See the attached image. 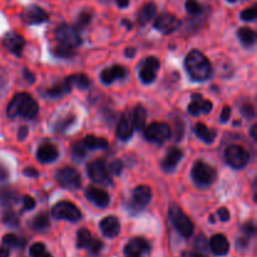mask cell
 <instances>
[{"instance_id": "obj_1", "label": "cell", "mask_w": 257, "mask_h": 257, "mask_svg": "<svg viewBox=\"0 0 257 257\" xmlns=\"http://www.w3.org/2000/svg\"><path fill=\"white\" fill-rule=\"evenodd\" d=\"M185 68L191 79L196 82H205L212 75V65L210 60L198 50H191L186 55Z\"/></svg>"}, {"instance_id": "obj_2", "label": "cell", "mask_w": 257, "mask_h": 257, "mask_svg": "<svg viewBox=\"0 0 257 257\" xmlns=\"http://www.w3.org/2000/svg\"><path fill=\"white\" fill-rule=\"evenodd\" d=\"M38 103L34 98L28 93H18L10 100L7 108V114L9 118H15L18 115L24 119H33L38 114Z\"/></svg>"}, {"instance_id": "obj_3", "label": "cell", "mask_w": 257, "mask_h": 257, "mask_svg": "<svg viewBox=\"0 0 257 257\" xmlns=\"http://www.w3.org/2000/svg\"><path fill=\"white\" fill-rule=\"evenodd\" d=\"M168 216H170V220L172 222L173 227L176 228V231L181 236L186 238L192 236L193 230H195L192 221L188 218V216L183 212L180 206L175 205V203L171 205L170 210H168Z\"/></svg>"}, {"instance_id": "obj_4", "label": "cell", "mask_w": 257, "mask_h": 257, "mask_svg": "<svg viewBox=\"0 0 257 257\" xmlns=\"http://www.w3.org/2000/svg\"><path fill=\"white\" fill-rule=\"evenodd\" d=\"M55 40L59 43L60 47L69 48L74 50L75 48L82 44V37H80L79 29L69 24H60L55 29Z\"/></svg>"}, {"instance_id": "obj_5", "label": "cell", "mask_w": 257, "mask_h": 257, "mask_svg": "<svg viewBox=\"0 0 257 257\" xmlns=\"http://www.w3.org/2000/svg\"><path fill=\"white\" fill-rule=\"evenodd\" d=\"M191 175H192L196 185L200 186V187H207V186L212 185L217 177V172H216L215 168L208 163L203 162V161H196Z\"/></svg>"}, {"instance_id": "obj_6", "label": "cell", "mask_w": 257, "mask_h": 257, "mask_svg": "<svg viewBox=\"0 0 257 257\" xmlns=\"http://www.w3.org/2000/svg\"><path fill=\"white\" fill-rule=\"evenodd\" d=\"M52 215L57 220H65L70 222H77L82 218V212L79 208L74 203L68 201H60L54 205V207L52 208Z\"/></svg>"}, {"instance_id": "obj_7", "label": "cell", "mask_w": 257, "mask_h": 257, "mask_svg": "<svg viewBox=\"0 0 257 257\" xmlns=\"http://www.w3.org/2000/svg\"><path fill=\"white\" fill-rule=\"evenodd\" d=\"M225 160L228 166H231L235 170H241L245 167L250 161V155L243 147L237 145H232L226 148Z\"/></svg>"}, {"instance_id": "obj_8", "label": "cell", "mask_w": 257, "mask_h": 257, "mask_svg": "<svg viewBox=\"0 0 257 257\" xmlns=\"http://www.w3.org/2000/svg\"><path fill=\"white\" fill-rule=\"evenodd\" d=\"M151 198H152V191L148 186H137L133 190L132 200H131V203H128L127 210L132 213L140 212L143 210V207H146L151 202Z\"/></svg>"}, {"instance_id": "obj_9", "label": "cell", "mask_w": 257, "mask_h": 257, "mask_svg": "<svg viewBox=\"0 0 257 257\" xmlns=\"http://www.w3.org/2000/svg\"><path fill=\"white\" fill-rule=\"evenodd\" d=\"M55 180L67 190H78L82 185L79 172L73 167H63L55 173Z\"/></svg>"}, {"instance_id": "obj_10", "label": "cell", "mask_w": 257, "mask_h": 257, "mask_svg": "<svg viewBox=\"0 0 257 257\" xmlns=\"http://www.w3.org/2000/svg\"><path fill=\"white\" fill-rule=\"evenodd\" d=\"M171 136V128L162 122H153L145 130V138L148 142L163 143Z\"/></svg>"}, {"instance_id": "obj_11", "label": "cell", "mask_w": 257, "mask_h": 257, "mask_svg": "<svg viewBox=\"0 0 257 257\" xmlns=\"http://www.w3.org/2000/svg\"><path fill=\"white\" fill-rule=\"evenodd\" d=\"M151 251V245L147 240L142 237L131 238L124 246V256L125 257H145Z\"/></svg>"}, {"instance_id": "obj_12", "label": "cell", "mask_w": 257, "mask_h": 257, "mask_svg": "<svg viewBox=\"0 0 257 257\" xmlns=\"http://www.w3.org/2000/svg\"><path fill=\"white\" fill-rule=\"evenodd\" d=\"M88 175L92 178L94 182L102 183V185H107L110 183L109 172H108L107 165L103 160H95L88 165Z\"/></svg>"}, {"instance_id": "obj_13", "label": "cell", "mask_w": 257, "mask_h": 257, "mask_svg": "<svg viewBox=\"0 0 257 257\" xmlns=\"http://www.w3.org/2000/svg\"><path fill=\"white\" fill-rule=\"evenodd\" d=\"M160 60L156 57H148L146 58L145 62L142 63L140 69V78L143 83L150 84V83L155 82L157 73L160 70Z\"/></svg>"}, {"instance_id": "obj_14", "label": "cell", "mask_w": 257, "mask_h": 257, "mask_svg": "<svg viewBox=\"0 0 257 257\" xmlns=\"http://www.w3.org/2000/svg\"><path fill=\"white\" fill-rule=\"evenodd\" d=\"M153 27L158 32L162 33V34H171V33L176 32L178 29V27H180V20L177 19V17L171 14V13H162V14L156 18V22Z\"/></svg>"}, {"instance_id": "obj_15", "label": "cell", "mask_w": 257, "mask_h": 257, "mask_svg": "<svg viewBox=\"0 0 257 257\" xmlns=\"http://www.w3.org/2000/svg\"><path fill=\"white\" fill-rule=\"evenodd\" d=\"M23 22L27 23L29 25H35V24H42V23L47 22L48 20V14L45 10H43L40 7L37 5H30L27 9L23 12L22 14Z\"/></svg>"}, {"instance_id": "obj_16", "label": "cell", "mask_w": 257, "mask_h": 257, "mask_svg": "<svg viewBox=\"0 0 257 257\" xmlns=\"http://www.w3.org/2000/svg\"><path fill=\"white\" fill-rule=\"evenodd\" d=\"M133 131H135V125H133L132 114L130 112H124L122 114V117L119 118L115 135H117V137L119 140L128 141L133 136Z\"/></svg>"}, {"instance_id": "obj_17", "label": "cell", "mask_w": 257, "mask_h": 257, "mask_svg": "<svg viewBox=\"0 0 257 257\" xmlns=\"http://www.w3.org/2000/svg\"><path fill=\"white\" fill-rule=\"evenodd\" d=\"M3 43H4V47L7 48L9 52H12L13 54L18 55V57L22 54L23 49H24L25 47L24 38H23L20 34H18V33H8V34L4 37Z\"/></svg>"}, {"instance_id": "obj_18", "label": "cell", "mask_w": 257, "mask_h": 257, "mask_svg": "<svg viewBox=\"0 0 257 257\" xmlns=\"http://www.w3.org/2000/svg\"><path fill=\"white\" fill-rule=\"evenodd\" d=\"M100 231L103 235L108 238H113L115 236L119 235L120 231V223L115 216H107L103 218L99 223Z\"/></svg>"}, {"instance_id": "obj_19", "label": "cell", "mask_w": 257, "mask_h": 257, "mask_svg": "<svg viewBox=\"0 0 257 257\" xmlns=\"http://www.w3.org/2000/svg\"><path fill=\"white\" fill-rule=\"evenodd\" d=\"M85 197L90 201L92 203H94L97 207L104 208L109 205L110 198L109 195L105 192L104 190H100L97 187H89L85 191Z\"/></svg>"}, {"instance_id": "obj_20", "label": "cell", "mask_w": 257, "mask_h": 257, "mask_svg": "<svg viewBox=\"0 0 257 257\" xmlns=\"http://www.w3.org/2000/svg\"><path fill=\"white\" fill-rule=\"evenodd\" d=\"M212 110V102L205 100L201 94H193L192 102L188 104V112L192 115H198L200 113H210Z\"/></svg>"}, {"instance_id": "obj_21", "label": "cell", "mask_w": 257, "mask_h": 257, "mask_svg": "<svg viewBox=\"0 0 257 257\" xmlns=\"http://www.w3.org/2000/svg\"><path fill=\"white\" fill-rule=\"evenodd\" d=\"M128 74V72L125 70V68H123L122 65H113L110 68H105L102 73H100V80H102L103 84L109 85L113 82H115L117 79H122L125 75Z\"/></svg>"}, {"instance_id": "obj_22", "label": "cell", "mask_w": 257, "mask_h": 257, "mask_svg": "<svg viewBox=\"0 0 257 257\" xmlns=\"http://www.w3.org/2000/svg\"><path fill=\"white\" fill-rule=\"evenodd\" d=\"M210 250L216 256H226L230 251V242L222 233L213 235L210 240Z\"/></svg>"}, {"instance_id": "obj_23", "label": "cell", "mask_w": 257, "mask_h": 257, "mask_svg": "<svg viewBox=\"0 0 257 257\" xmlns=\"http://www.w3.org/2000/svg\"><path fill=\"white\" fill-rule=\"evenodd\" d=\"M58 156H59L58 148L50 142L43 143V145L38 148L37 158L38 161H40L42 163L54 162V161L58 158Z\"/></svg>"}, {"instance_id": "obj_24", "label": "cell", "mask_w": 257, "mask_h": 257, "mask_svg": "<svg viewBox=\"0 0 257 257\" xmlns=\"http://www.w3.org/2000/svg\"><path fill=\"white\" fill-rule=\"evenodd\" d=\"M183 157L182 150L177 147L170 148V151L167 152L166 157L162 161V168L166 172H172L176 167H177L178 163L181 162Z\"/></svg>"}, {"instance_id": "obj_25", "label": "cell", "mask_w": 257, "mask_h": 257, "mask_svg": "<svg viewBox=\"0 0 257 257\" xmlns=\"http://www.w3.org/2000/svg\"><path fill=\"white\" fill-rule=\"evenodd\" d=\"M72 88H73V85L70 84L69 79H68V78H65V79L62 80V82H58L57 84H54V85H52L50 88H48L47 92H45V94L50 98H62L63 95H65L67 93H69L70 90H72Z\"/></svg>"}, {"instance_id": "obj_26", "label": "cell", "mask_w": 257, "mask_h": 257, "mask_svg": "<svg viewBox=\"0 0 257 257\" xmlns=\"http://www.w3.org/2000/svg\"><path fill=\"white\" fill-rule=\"evenodd\" d=\"M195 133L200 140H202L205 143H208V145L215 142L216 136H217V132L215 130H211L210 127H207L203 123H197L195 125Z\"/></svg>"}, {"instance_id": "obj_27", "label": "cell", "mask_w": 257, "mask_h": 257, "mask_svg": "<svg viewBox=\"0 0 257 257\" xmlns=\"http://www.w3.org/2000/svg\"><path fill=\"white\" fill-rule=\"evenodd\" d=\"M156 13H157V7H156L155 3L151 2L143 5L142 9L140 10V14H138V23H140L141 27L150 23L156 17Z\"/></svg>"}, {"instance_id": "obj_28", "label": "cell", "mask_w": 257, "mask_h": 257, "mask_svg": "<svg viewBox=\"0 0 257 257\" xmlns=\"http://www.w3.org/2000/svg\"><path fill=\"white\" fill-rule=\"evenodd\" d=\"M87 150H104L108 147V141L103 137H95V136H87L82 140Z\"/></svg>"}, {"instance_id": "obj_29", "label": "cell", "mask_w": 257, "mask_h": 257, "mask_svg": "<svg viewBox=\"0 0 257 257\" xmlns=\"http://www.w3.org/2000/svg\"><path fill=\"white\" fill-rule=\"evenodd\" d=\"M237 35H238V39H240V42L242 43L243 47L250 48L255 44L256 33L253 32L252 29H250V28H247V27L240 28L237 32Z\"/></svg>"}, {"instance_id": "obj_30", "label": "cell", "mask_w": 257, "mask_h": 257, "mask_svg": "<svg viewBox=\"0 0 257 257\" xmlns=\"http://www.w3.org/2000/svg\"><path fill=\"white\" fill-rule=\"evenodd\" d=\"M132 119L135 128H137V130H143L145 128L146 120H147V110H146V108L142 104H138L135 108Z\"/></svg>"}, {"instance_id": "obj_31", "label": "cell", "mask_w": 257, "mask_h": 257, "mask_svg": "<svg viewBox=\"0 0 257 257\" xmlns=\"http://www.w3.org/2000/svg\"><path fill=\"white\" fill-rule=\"evenodd\" d=\"M30 226H32V228L34 231L43 232V231H45L50 226L49 217H48L47 213H44V212L39 213V215H37L34 218H33Z\"/></svg>"}, {"instance_id": "obj_32", "label": "cell", "mask_w": 257, "mask_h": 257, "mask_svg": "<svg viewBox=\"0 0 257 257\" xmlns=\"http://www.w3.org/2000/svg\"><path fill=\"white\" fill-rule=\"evenodd\" d=\"M68 79H69L70 84H72L73 87H77L82 90L88 89V88L92 85V80H90L89 77L85 74H73L70 75V77H68Z\"/></svg>"}, {"instance_id": "obj_33", "label": "cell", "mask_w": 257, "mask_h": 257, "mask_svg": "<svg viewBox=\"0 0 257 257\" xmlns=\"http://www.w3.org/2000/svg\"><path fill=\"white\" fill-rule=\"evenodd\" d=\"M75 119H77V118H75L74 114H69V115H67V117L62 118V119H59L54 124V131L58 133L67 132V131L69 130L73 124H74Z\"/></svg>"}, {"instance_id": "obj_34", "label": "cell", "mask_w": 257, "mask_h": 257, "mask_svg": "<svg viewBox=\"0 0 257 257\" xmlns=\"http://www.w3.org/2000/svg\"><path fill=\"white\" fill-rule=\"evenodd\" d=\"M3 243H4V246H7V247L22 248L24 247L25 241L23 240V238L18 237L14 233H8V235H5L4 237H3Z\"/></svg>"}, {"instance_id": "obj_35", "label": "cell", "mask_w": 257, "mask_h": 257, "mask_svg": "<svg viewBox=\"0 0 257 257\" xmlns=\"http://www.w3.org/2000/svg\"><path fill=\"white\" fill-rule=\"evenodd\" d=\"M92 233L87 228H80L77 233V247L78 248H87L88 245L92 241Z\"/></svg>"}, {"instance_id": "obj_36", "label": "cell", "mask_w": 257, "mask_h": 257, "mask_svg": "<svg viewBox=\"0 0 257 257\" xmlns=\"http://www.w3.org/2000/svg\"><path fill=\"white\" fill-rule=\"evenodd\" d=\"M15 201H17V193L14 191L9 190V188L0 191V205L10 207Z\"/></svg>"}, {"instance_id": "obj_37", "label": "cell", "mask_w": 257, "mask_h": 257, "mask_svg": "<svg viewBox=\"0 0 257 257\" xmlns=\"http://www.w3.org/2000/svg\"><path fill=\"white\" fill-rule=\"evenodd\" d=\"M29 253L32 257H53L45 250V246L42 242H35L30 246Z\"/></svg>"}, {"instance_id": "obj_38", "label": "cell", "mask_w": 257, "mask_h": 257, "mask_svg": "<svg viewBox=\"0 0 257 257\" xmlns=\"http://www.w3.org/2000/svg\"><path fill=\"white\" fill-rule=\"evenodd\" d=\"M87 153H88V150L82 141H79V142H77L74 146H73L72 155L74 160H83V158L87 156Z\"/></svg>"}, {"instance_id": "obj_39", "label": "cell", "mask_w": 257, "mask_h": 257, "mask_svg": "<svg viewBox=\"0 0 257 257\" xmlns=\"http://www.w3.org/2000/svg\"><path fill=\"white\" fill-rule=\"evenodd\" d=\"M3 222L10 227H17V226H19V218L13 211H7L3 215Z\"/></svg>"}, {"instance_id": "obj_40", "label": "cell", "mask_w": 257, "mask_h": 257, "mask_svg": "<svg viewBox=\"0 0 257 257\" xmlns=\"http://www.w3.org/2000/svg\"><path fill=\"white\" fill-rule=\"evenodd\" d=\"M185 7L186 10H187L191 15H197L202 13V7H201V4L197 0H187Z\"/></svg>"}, {"instance_id": "obj_41", "label": "cell", "mask_w": 257, "mask_h": 257, "mask_svg": "<svg viewBox=\"0 0 257 257\" xmlns=\"http://www.w3.org/2000/svg\"><path fill=\"white\" fill-rule=\"evenodd\" d=\"M123 167H124V165H123V161L114 160L109 166H108L107 168H108V172H109V175L119 176L120 172H122Z\"/></svg>"}, {"instance_id": "obj_42", "label": "cell", "mask_w": 257, "mask_h": 257, "mask_svg": "<svg viewBox=\"0 0 257 257\" xmlns=\"http://www.w3.org/2000/svg\"><path fill=\"white\" fill-rule=\"evenodd\" d=\"M103 247H104V245H103L102 241L97 240V238H92V241H90V243L88 245L87 248L92 255H99L100 251L103 250Z\"/></svg>"}, {"instance_id": "obj_43", "label": "cell", "mask_w": 257, "mask_h": 257, "mask_svg": "<svg viewBox=\"0 0 257 257\" xmlns=\"http://www.w3.org/2000/svg\"><path fill=\"white\" fill-rule=\"evenodd\" d=\"M257 17V9L256 7L252 8H247V9L243 10L241 13V19L245 20V22H253Z\"/></svg>"}, {"instance_id": "obj_44", "label": "cell", "mask_w": 257, "mask_h": 257, "mask_svg": "<svg viewBox=\"0 0 257 257\" xmlns=\"http://www.w3.org/2000/svg\"><path fill=\"white\" fill-rule=\"evenodd\" d=\"M195 247L197 248L198 253H206L207 252V240L203 235H198V237L195 241Z\"/></svg>"}, {"instance_id": "obj_45", "label": "cell", "mask_w": 257, "mask_h": 257, "mask_svg": "<svg viewBox=\"0 0 257 257\" xmlns=\"http://www.w3.org/2000/svg\"><path fill=\"white\" fill-rule=\"evenodd\" d=\"M90 20H92V14H90L89 12H82L79 15H78L77 28L79 29V28L85 27L87 24H89Z\"/></svg>"}, {"instance_id": "obj_46", "label": "cell", "mask_w": 257, "mask_h": 257, "mask_svg": "<svg viewBox=\"0 0 257 257\" xmlns=\"http://www.w3.org/2000/svg\"><path fill=\"white\" fill-rule=\"evenodd\" d=\"M54 54L59 58H70L74 55V50L69 49V48L60 47V45H58L57 49L54 50Z\"/></svg>"}, {"instance_id": "obj_47", "label": "cell", "mask_w": 257, "mask_h": 257, "mask_svg": "<svg viewBox=\"0 0 257 257\" xmlns=\"http://www.w3.org/2000/svg\"><path fill=\"white\" fill-rule=\"evenodd\" d=\"M241 113L245 117L253 118L255 117V108H253V105L251 103H245V104L241 105Z\"/></svg>"}, {"instance_id": "obj_48", "label": "cell", "mask_w": 257, "mask_h": 257, "mask_svg": "<svg viewBox=\"0 0 257 257\" xmlns=\"http://www.w3.org/2000/svg\"><path fill=\"white\" fill-rule=\"evenodd\" d=\"M242 231L243 233H245V236H247V237H253L256 233V226L253 222H246L245 225H243L242 227Z\"/></svg>"}, {"instance_id": "obj_49", "label": "cell", "mask_w": 257, "mask_h": 257, "mask_svg": "<svg viewBox=\"0 0 257 257\" xmlns=\"http://www.w3.org/2000/svg\"><path fill=\"white\" fill-rule=\"evenodd\" d=\"M248 240H250V237H247V236H243V237H238L237 240H236V248H237V250H240V251H243L245 248H247Z\"/></svg>"}, {"instance_id": "obj_50", "label": "cell", "mask_w": 257, "mask_h": 257, "mask_svg": "<svg viewBox=\"0 0 257 257\" xmlns=\"http://www.w3.org/2000/svg\"><path fill=\"white\" fill-rule=\"evenodd\" d=\"M217 216L220 218V221H222V222H227L230 220V212H228V210L226 207L218 208Z\"/></svg>"}, {"instance_id": "obj_51", "label": "cell", "mask_w": 257, "mask_h": 257, "mask_svg": "<svg viewBox=\"0 0 257 257\" xmlns=\"http://www.w3.org/2000/svg\"><path fill=\"white\" fill-rule=\"evenodd\" d=\"M23 205H24V210H33L35 206L34 198L30 197V196H25V197H23Z\"/></svg>"}, {"instance_id": "obj_52", "label": "cell", "mask_w": 257, "mask_h": 257, "mask_svg": "<svg viewBox=\"0 0 257 257\" xmlns=\"http://www.w3.org/2000/svg\"><path fill=\"white\" fill-rule=\"evenodd\" d=\"M231 117V107H228V105H225L222 109V113H221L220 115V122L221 123H227V120L230 119Z\"/></svg>"}, {"instance_id": "obj_53", "label": "cell", "mask_w": 257, "mask_h": 257, "mask_svg": "<svg viewBox=\"0 0 257 257\" xmlns=\"http://www.w3.org/2000/svg\"><path fill=\"white\" fill-rule=\"evenodd\" d=\"M23 173L30 178H37L38 176H39V172H38L37 168L34 167H27L24 171H23Z\"/></svg>"}, {"instance_id": "obj_54", "label": "cell", "mask_w": 257, "mask_h": 257, "mask_svg": "<svg viewBox=\"0 0 257 257\" xmlns=\"http://www.w3.org/2000/svg\"><path fill=\"white\" fill-rule=\"evenodd\" d=\"M23 74H24V79L27 80L28 83H30V84H32V83H34L35 75L33 74L29 69H27V68H25V69L23 70Z\"/></svg>"}, {"instance_id": "obj_55", "label": "cell", "mask_w": 257, "mask_h": 257, "mask_svg": "<svg viewBox=\"0 0 257 257\" xmlns=\"http://www.w3.org/2000/svg\"><path fill=\"white\" fill-rule=\"evenodd\" d=\"M28 133H29V130H28V127H25V125H22V127L19 128V132H18V137H19L20 141H23L24 138H27Z\"/></svg>"}, {"instance_id": "obj_56", "label": "cell", "mask_w": 257, "mask_h": 257, "mask_svg": "<svg viewBox=\"0 0 257 257\" xmlns=\"http://www.w3.org/2000/svg\"><path fill=\"white\" fill-rule=\"evenodd\" d=\"M136 53H137V50H136V48H133V47L127 48V49L124 50V54L127 58H133L136 55Z\"/></svg>"}, {"instance_id": "obj_57", "label": "cell", "mask_w": 257, "mask_h": 257, "mask_svg": "<svg viewBox=\"0 0 257 257\" xmlns=\"http://www.w3.org/2000/svg\"><path fill=\"white\" fill-rule=\"evenodd\" d=\"M7 177H8L7 168H5L4 166L0 165V182H3V181L7 180Z\"/></svg>"}, {"instance_id": "obj_58", "label": "cell", "mask_w": 257, "mask_h": 257, "mask_svg": "<svg viewBox=\"0 0 257 257\" xmlns=\"http://www.w3.org/2000/svg\"><path fill=\"white\" fill-rule=\"evenodd\" d=\"M9 255H10L9 247H7V246H2V247H0V257H9Z\"/></svg>"}, {"instance_id": "obj_59", "label": "cell", "mask_w": 257, "mask_h": 257, "mask_svg": "<svg viewBox=\"0 0 257 257\" xmlns=\"http://www.w3.org/2000/svg\"><path fill=\"white\" fill-rule=\"evenodd\" d=\"M117 4L119 8H127L130 5V0H117Z\"/></svg>"}, {"instance_id": "obj_60", "label": "cell", "mask_w": 257, "mask_h": 257, "mask_svg": "<svg viewBox=\"0 0 257 257\" xmlns=\"http://www.w3.org/2000/svg\"><path fill=\"white\" fill-rule=\"evenodd\" d=\"M256 132H257V125H256V124H253L252 127H251V137L253 138V141H256V140H257V135H256Z\"/></svg>"}, {"instance_id": "obj_61", "label": "cell", "mask_w": 257, "mask_h": 257, "mask_svg": "<svg viewBox=\"0 0 257 257\" xmlns=\"http://www.w3.org/2000/svg\"><path fill=\"white\" fill-rule=\"evenodd\" d=\"M183 257H205V256H202L198 252H186L185 255H183Z\"/></svg>"}, {"instance_id": "obj_62", "label": "cell", "mask_w": 257, "mask_h": 257, "mask_svg": "<svg viewBox=\"0 0 257 257\" xmlns=\"http://www.w3.org/2000/svg\"><path fill=\"white\" fill-rule=\"evenodd\" d=\"M123 24H124L125 27H128V29L132 28V24H131V22H128V20H123Z\"/></svg>"}, {"instance_id": "obj_63", "label": "cell", "mask_w": 257, "mask_h": 257, "mask_svg": "<svg viewBox=\"0 0 257 257\" xmlns=\"http://www.w3.org/2000/svg\"><path fill=\"white\" fill-rule=\"evenodd\" d=\"M3 85H4V77H2V75H0V89L3 88Z\"/></svg>"}, {"instance_id": "obj_64", "label": "cell", "mask_w": 257, "mask_h": 257, "mask_svg": "<svg viewBox=\"0 0 257 257\" xmlns=\"http://www.w3.org/2000/svg\"><path fill=\"white\" fill-rule=\"evenodd\" d=\"M227 2L228 3H236V2H237V0H227Z\"/></svg>"}]
</instances>
